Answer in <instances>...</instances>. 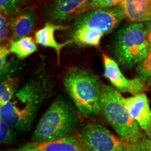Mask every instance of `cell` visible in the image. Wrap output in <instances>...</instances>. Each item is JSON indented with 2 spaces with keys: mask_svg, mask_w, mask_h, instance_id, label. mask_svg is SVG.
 I'll return each mask as SVG.
<instances>
[{
  "mask_svg": "<svg viewBox=\"0 0 151 151\" xmlns=\"http://www.w3.org/2000/svg\"><path fill=\"white\" fill-rule=\"evenodd\" d=\"M52 89V78L43 68H40L16 92L12 99L0 108V120L17 132H28L39 109L51 95Z\"/></svg>",
  "mask_w": 151,
  "mask_h": 151,
  "instance_id": "1",
  "label": "cell"
},
{
  "mask_svg": "<svg viewBox=\"0 0 151 151\" xmlns=\"http://www.w3.org/2000/svg\"><path fill=\"white\" fill-rule=\"evenodd\" d=\"M77 109L63 96H58L38 122L31 141L46 142L71 135L80 122Z\"/></svg>",
  "mask_w": 151,
  "mask_h": 151,
  "instance_id": "2",
  "label": "cell"
},
{
  "mask_svg": "<svg viewBox=\"0 0 151 151\" xmlns=\"http://www.w3.org/2000/svg\"><path fill=\"white\" fill-rule=\"evenodd\" d=\"M64 86L76 108L86 118L101 114L100 99L102 86L94 73L79 68H72L65 73Z\"/></svg>",
  "mask_w": 151,
  "mask_h": 151,
  "instance_id": "3",
  "label": "cell"
},
{
  "mask_svg": "<svg viewBox=\"0 0 151 151\" xmlns=\"http://www.w3.org/2000/svg\"><path fill=\"white\" fill-rule=\"evenodd\" d=\"M122 97L112 87L103 85L100 99L101 113L120 139L127 143L138 142L145 137L124 106Z\"/></svg>",
  "mask_w": 151,
  "mask_h": 151,
  "instance_id": "4",
  "label": "cell"
},
{
  "mask_svg": "<svg viewBox=\"0 0 151 151\" xmlns=\"http://www.w3.org/2000/svg\"><path fill=\"white\" fill-rule=\"evenodd\" d=\"M114 52L119 63L126 68L133 67L146 59L149 48L143 24L135 22L119 30Z\"/></svg>",
  "mask_w": 151,
  "mask_h": 151,
  "instance_id": "5",
  "label": "cell"
},
{
  "mask_svg": "<svg viewBox=\"0 0 151 151\" xmlns=\"http://www.w3.org/2000/svg\"><path fill=\"white\" fill-rule=\"evenodd\" d=\"M76 137L87 151H119L127 143L97 121L86 124Z\"/></svg>",
  "mask_w": 151,
  "mask_h": 151,
  "instance_id": "6",
  "label": "cell"
},
{
  "mask_svg": "<svg viewBox=\"0 0 151 151\" xmlns=\"http://www.w3.org/2000/svg\"><path fill=\"white\" fill-rule=\"evenodd\" d=\"M123 10L117 8H103L88 11L76 18L73 24V29L81 27L97 29L106 34L116 28L124 18Z\"/></svg>",
  "mask_w": 151,
  "mask_h": 151,
  "instance_id": "7",
  "label": "cell"
},
{
  "mask_svg": "<svg viewBox=\"0 0 151 151\" xmlns=\"http://www.w3.org/2000/svg\"><path fill=\"white\" fill-rule=\"evenodd\" d=\"M103 62L104 66V76L119 91L136 95L143 92L146 89L145 83L140 78L128 79L126 78L120 71L118 63L110 57L104 54Z\"/></svg>",
  "mask_w": 151,
  "mask_h": 151,
  "instance_id": "8",
  "label": "cell"
},
{
  "mask_svg": "<svg viewBox=\"0 0 151 151\" xmlns=\"http://www.w3.org/2000/svg\"><path fill=\"white\" fill-rule=\"evenodd\" d=\"M92 0H55L47 6L45 14L50 21L59 24L70 21L83 13Z\"/></svg>",
  "mask_w": 151,
  "mask_h": 151,
  "instance_id": "9",
  "label": "cell"
},
{
  "mask_svg": "<svg viewBox=\"0 0 151 151\" xmlns=\"http://www.w3.org/2000/svg\"><path fill=\"white\" fill-rule=\"evenodd\" d=\"M122 103L141 129L151 137V109L146 94L141 92L130 97H122Z\"/></svg>",
  "mask_w": 151,
  "mask_h": 151,
  "instance_id": "10",
  "label": "cell"
},
{
  "mask_svg": "<svg viewBox=\"0 0 151 151\" xmlns=\"http://www.w3.org/2000/svg\"><path fill=\"white\" fill-rule=\"evenodd\" d=\"M18 148L32 151H87L77 137L71 135L46 142L31 141Z\"/></svg>",
  "mask_w": 151,
  "mask_h": 151,
  "instance_id": "11",
  "label": "cell"
},
{
  "mask_svg": "<svg viewBox=\"0 0 151 151\" xmlns=\"http://www.w3.org/2000/svg\"><path fill=\"white\" fill-rule=\"evenodd\" d=\"M120 6L131 21L151 20V0H122Z\"/></svg>",
  "mask_w": 151,
  "mask_h": 151,
  "instance_id": "12",
  "label": "cell"
},
{
  "mask_svg": "<svg viewBox=\"0 0 151 151\" xmlns=\"http://www.w3.org/2000/svg\"><path fill=\"white\" fill-rule=\"evenodd\" d=\"M67 29V27L62 25V24H57L48 22L45 24L43 27L38 30L35 33V41L38 44L48 48H52L55 50L57 55H58V61L60 60V52L63 47L70 43L71 41H67L65 43H60L55 40V32L57 30H62Z\"/></svg>",
  "mask_w": 151,
  "mask_h": 151,
  "instance_id": "13",
  "label": "cell"
},
{
  "mask_svg": "<svg viewBox=\"0 0 151 151\" xmlns=\"http://www.w3.org/2000/svg\"><path fill=\"white\" fill-rule=\"evenodd\" d=\"M11 18V41L27 37L35 26L36 16L33 11H23L16 13Z\"/></svg>",
  "mask_w": 151,
  "mask_h": 151,
  "instance_id": "14",
  "label": "cell"
},
{
  "mask_svg": "<svg viewBox=\"0 0 151 151\" xmlns=\"http://www.w3.org/2000/svg\"><path fill=\"white\" fill-rule=\"evenodd\" d=\"M104 35L102 32L97 29L81 27L73 29L72 41L83 46H98L101 37Z\"/></svg>",
  "mask_w": 151,
  "mask_h": 151,
  "instance_id": "15",
  "label": "cell"
},
{
  "mask_svg": "<svg viewBox=\"0 0 151 151\" xmlns=\"http://www.w3.org/2000/svg\"><path fill=\"white\" fill-rule=\"evenodd\" d=\"M9 50L10 52L16 55L19 59H24L37 51V46L32 38L26 37L11 41Z\"/></svg>",
  "mask_w": 151,
  "mask_h": 151,
  "instance_id": "16",
  "label": "cell"
},
{
  "mask_svg": "<svg viewBox=\"0 0 151 151\" xmlns=\"http://www.w3.org/2000/svg\"><path fill=\"white\" fill-rule=\"evenodd\" d=\"M18 79L8 77L1 79L0 86V108L6 105L16 94Z\"/></svg>",
  "mask_w": 151,
  "mask_h": 151,
  "instance_id": "17",
  "label": "cell"
},
{
  "mask_svg": "<svg viewBox=\"0 0 151 151\" xmlns=\"http://www.w3.org/2000/svg\"><path fill=\"white\" fill-rule=\"evenodd\" d=\"M9 15L1 11L0 14V41L1 46H6L5 43L9 42V37L11 32H12L11 27V19H9Z\"/></svg>",
  "mask_w": 151,
  "mask_h": 151,
  "instance_id": "18",
  "label": "cell"
},
{
  "mask_svg": "<svg viewBox=\"0 0 151 151\" xmlns=\"http://www.w3.org/2000/svg\"><path fill=\"white\" fill-rule=\"evenodd\" d=\"M139 77L145 84L151 85V52H149L146 58L143 60L137 67Z\"/></svg>",
  "mask_w": 151,
  "mask_h": 151,
  "instance_id": "19",
  "label": "cell"
},
{
  "mask_svg": "<svg viewBox=\"0 0 151 151\" xmlns=\"http://www.w3.org/2000/svg\"><path fill=\"white\" fill-rule=\"evenodd\" d=\"M16 131L6 122L0 120V142L1 144H11L17 141Z\"/></svg>",
  "mask_w": 151,
  "mask_h": 151,
  "instance_id": "20",
  "label": "cell"
},
{
  "mask_svg": "<svg viewBox=\"0 0 151 151\" xmlns=\"http://www.w3.org/2000/svg\"><path fill=\"white\" fill-rule=\"evenodd\" d=\"M122 1V0H92L87 5L86 9H84L83 13L91 11L95 9L110 8L113 6L119 4Z\"/></svg>",
  "mask_w": 151,
  "mask_h": 151,
  "instance_id": "21",
  "label": "cell"
},
{
  "mask_svg": "<svg viewBox=\"0 0 151 151\" xmlns=\"http://www.w3.org/2000/svg\"><path fill=\"white\" fill-rule=\"evenodd\" d=\"M20 0H0L1 11L9 16L16 14Z\"/></svg>",
  "mask_w": 151,
  "mask_h": 151,
  "instance_id": "22",
  "label": "cell"
},
{
  "mask_svg": "<svg viewBox=\"0 0 151 151\" xmlns=\"http://www.w3.org/2000/svg\"><path fill=\"white\" fill-rule=\"evenodd\" d=\"M119 151H148L143 139L136 143H126L124 146Z\"/></svg>",
  "mask_w": 151,
  "mask_h": 151,
  "instance_id": "23",
  "label": "cell"
},
{
  "mask_svg": "<svg viewBox=\"0 0 151 151\" xmlns=\"http://www.w3.org/2000/svg\"><path fill=\"white\" fill-rule=\"evenodd\" d=\"M10 52V50L7 46H1L0 48V69H2L6 64L7 56Z\"/></svg>",
  "mask_w": 151,
  "mask_h": 151,
  "instance_id": "24",
  "label": "cell"
},
{
  "mask_svg": "<svg viewBox=\"0 0 151 151\" xmlns=\"http://www.w3.org/2000/svg\"><path fill=\"white\" fill-rule=\"evenodd\" d=\"M145 28V32H146V36L147 41H148L149 52H151V20L146 22V27Z\"/></svg>",
  "mask_w": 151,
  "mask_h": 151,
  "instance_id": "25",
  "label": "cell"
},
{
  "mask_svg": "<svg viewBox=\"0 0 151 151\" xmlns=\"http://www.w3.org/2000/svg\"><path fill=\"white\" fill-rule=\"evenodd\" d=\"M143 142H144L148 151H151V137H149L148 139L145 138L143 139Z\"/></svg>",
  "mask_w": 151,
  "mask_h": 151,
  "instance_id": "26",
  "label": "cell"
},
{
  "mask_svg": "<svg viewBox=\"0 0 151 151\" xmlns=\"http://www.w3.org/2000/svg\"><path fill=\"white\" fill-rule=\"evenodd\" d=\"M6 151H32V150H21V149H16V150H8Z\"/></svg>",
  "mask_w": 151,
  "mask_h": 151,
  "instance_id": "27",
  "label": "cell"
}]
</instances>
